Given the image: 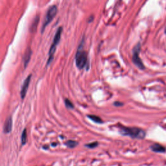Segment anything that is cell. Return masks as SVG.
Listing matches in <instances>:
<instances>
[{
	"instance_id": "obj_10",
	"label": "cell",
	"mask_w": 166,
	"mask_h": 166,
	"mask_svg": "<svg viewBox=\"0 0 166 166\" xmlns=\"http://www.w3.org/2000/svg\"><path fill=\"white\" fill-rule=\"evenodd\" d=\"M38 22H39V16H36L33 20L32 23H31V27H30L31 32L32 33L35 32L36 29H37V25L38 24Z\"/></svg>"
},
{
	"instance_id": "obj_4",
	"label": "cell",
	"mask_w": 166,
	"mask_h": 166,
	"mask_svg": "<svg viewBox=\"0 0 166 166\" xmlns=\"http://www.w3.org/2000/svg\"><path fill=\"white\" fill-rule=\"evenodd\" d=\"M140 50H141V43L138 42L134 47L132 50V62L140 70H144L145 66L142 59L139 58Z\"/></svg>"
},
{
	"instance_id": "obj_8",
	"label": "cell",
	"mask_w": 166,
	"mask_h": 166,
	"mask_svg": "<svg viewBox=\"0 0 166 166\" xmlns=\"http://www.w3.org/2000/svg\"><path fill=\"white\" fill-rule=\"evenodd\" d=\"M32 55V51H31L30 47H28L27 49L25 50V54L23 56V63H24V67H26L29 64V62L31 59V56Z\"/></svg>"
},
{
	"instance_id": "obj_1",
	"label": "cell",
	"mask_w": 166,
	"mask_h": 166,
	"mask_svg": "<svg viewBox=\"0 0 166 166\" xmlns=\"http://www.w3.org/2000/svg\"><path fill=\"white\" fill-rule=\"evenodd\" d=\"M119 132L123 136H128L132 138L136 139H143L146 135L143 129L137 127H127L124 126H120Z\"/></svg>"
},
{
	"instance_id": "obj_14",
	"label": "cell",
	"mask_w": 166,
	"mask_h": 166,
	"mask_svg": "<svg viewBox=\"0 0 166 166\" xmlns=\"http://www.w3.org/2000/svg\"><path fill=\"white\" fill-rule=\"evenodd\" d=\"M65 105L66 108L69 109H73L74 108V104H73L72 102L70 99H65Z\"/></svg>"
},
{
	"instance_id": "obj_13",
	"label": "cell",
	"mask_w": 166,
	"mask_h": 166,
	"mask_svg": "<svg viewBox=\"0 0 166 166\" xmlns=\"http://www.w3.org/2000/svg\"><path fill=\"white\" fill-rule=\"evenodd\" d=\"M65 144L66 146L68 147L69 148H74L78 145V142L75 141V140L70 139V140H68V141H67L65 143Z\"/></svg>"
},
{
	"instance_id": "obj_16",
	"label": "cell",
	"mask_w": 166,
	"mask_h": 166,
	"mask_svg": "<svg viewBox=\"0 0 166 166\" xmlns=\"http://www.w3.org/2000/svg\"><path fill=\"white\" fill-rule=\"evenodd\" d=\"M114 105L116 106H121L123 105V103L121 102H119V101H116V102L114 103Z\"/></svg>"
},
{
	"instance_id": "obj_3",
	"label": "cell",
	"mask_w": 166,
	"mask_h": 166,
	"mask_svg": "<svg viewBox=\"0 0 166 166\" xmlns=\"http://www.w3.org/2000/svg\"><path fill=\"white\" fill-rule=\"evenodd\" d=\"M62 32V27H59L58 29H57L55 34L53 37V42H52V44L51 45V48L49 51V53H48V62H47V64L49 65L51 62H52L53 59V56L55 53L56 48V45L59 44V41L60 40V36Z\"/></svg>"
},
{
	"instance_id": "obj_17",
	"label": "cell",
	"mask_w": 166,
	"mask_h": 166,
	"mask_svg": "<svg viewBox=\"0 0 166 166\" xmlns=\"http://www.w3.org/2000/svg\"><path fill=\"white\" fill-rule=\"evenodd\" d=\"M165 33H166V27H165Z\"/></svg>"
},
{
	"instance_id": "obj_11",
	"label": "cell",
	"mask_w": 166,
	"mask_h": 166,
	"mask_svg": "<svg viewBox=\"0 0 166 166\" xmlns=\"http://www.w3.org/2000/svg\"><path fill=\"white\" fill-rule=\"evenodd\" d=\"M88 117L93 122L96 123H103V121L100 117H99L96 115H88Z\"/></svg>"
},
{
	"instance_id": "obj_7",
	"label": "cell",
	"mask_w": 166,
	"mask_h": 166,
	"mask_svg": "<svg viewBox=\"0 0 166 166\" xmlns=\"http://www.w3.org/2000/svg\"><path fill=\"white\" fill-rule=\"evenodd\" d=\"M13 128V119L11 117H9L5 121L3 126V132L9 134L12 131Z\"/></svg>"
},
{
	"instance_id": "obj_2",
	"label": "cell",
	"mask_w": 166,
	"mask_h": 166,
	"mask_svg": "<svg viewBox=\"0 0 166 166\" xmlns=\"http://www.w3.org/2000/svg\"><path fill=\"white\" fill-rule=\"evenodd\" d=\"M83 44H84V40H82L78 48V50L75 55V64L78 68L81 70L84 69L88 66V55L87 53L83 50Z\"/></svg>"
},
{
	"instance_id": "obj_12",
	"label": "cell",
	"mask_w": 166,
	"mask_h": 166,
	"mask_svg": "<svg viewBox=\"0 0 166 166\" xmlns=\"http://www.w3.org/2000/svg\"><path fill=\"white\" fill-rule=\"evenodd\" d=\"M27 129L24 128L22 133V136H21V142H22V145H24L26 142H27Z\"/></svg>"
},
{
	"instance_id": "obj_5",
	"label": "cell",
	"mask_w": 166,
	"mask_h": 166,
	"mask_svg": "<svg viewBox=\"0 0 166 166\" xmlns=\"http://www.w3.org/2000/svg\"><path fill=\"white\" fill-rule=\"evenodd\" d=\"M56 13H57V7L55 5H52V6H51L48 9V11H47L46 15H45V18L44 19L42 27V29H41L42 33L44 32V31L45 28L46 27V26L48 25L51 22L52 20L55 18V16L56 14Z\"/></svg>"
},
{
	"instance_id": "obj_6",
	"label": "cell",
	"mask_w": 166,
	"mask_h": 166,
	"mask_svg": "<svg viewBox=\"0 0 166 166\" xmlns=\"http://www.w3.org/2000/svg\"><path fill=\"white\" fill-rule=\"evenodd\" d=\"M31 75H29L28 77L26 78L25 79L23 85L22 86V88H21V91H20V96L21 98L22 99H24V98L26 96V93L27 92L28 90V88L30 84V81H31Z\"/></svg>"
},
{
	"instance_id": "obj_15",
	"label": "cell",
	"mask_w": 166,
	"mask_h": 166,
	"mask_svg": "<svg viewBox=\"0 0 166 166\" xmlns=\"http://www.w3.org/2000/svg\"><path fill=\"white\" fill-rule=\"evenodd\" d=\"M85 146L88 147V148H90V149H93V148H96V147L98 146V143L97 142H92V143H90L86 144Z\"/></svg>"
},
{
	"instance_id": "obj_9",
	"label": "cell",
	"mask_w": 166,
	"mask_h": 166,
	"mask_svg": "<svg viewBox=\"0 0 166 166\" xmlns=\"http://www.w3.org/2000/svg\"><path fill=\"white\" fill-rule=\"evenodd\" d=\"M150 149H151L155 153H165L166 149L165 147L162 146V145L158 144V143H154L150 147Z\"/></svg>"
}]
</instances>
